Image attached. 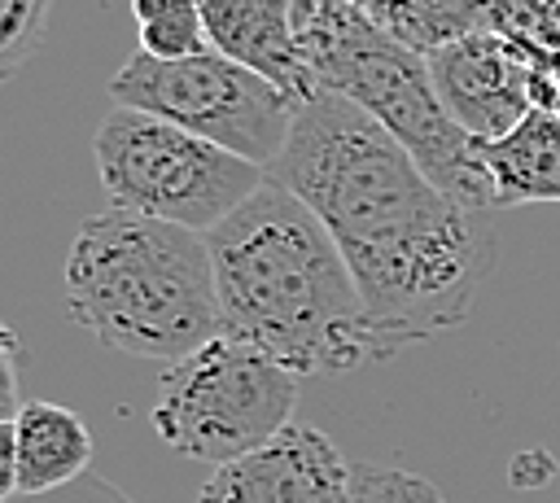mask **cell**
I'll return each mask as SVG.
<instances>
[{
    "label": "cell",
    "mask_w": 560,
    "mask_h": 503,
    "mask_svg": "<svg viewBox=\"0 0 560 503\" xmlns=\"http://www.w3.org/2000/svg\"><path fill=\"white\" fill-rule=\"evenodd\" d=\"M267 175L302 197L337 241L376 359H394L402 346L472 315L494 271V232L350 101L332 92L306 101Z\"/></svg>",
    "instance_id": "cell-1"
},
{
    "label": "cell",
    "mask_w": 560,
    "mask_h": 503,
    "mask_svg": "<svg viewBox=\"0 0 560 503\" xmlns=\"http://www.w3.org/2000/svg\"><path fill=\"white\" fill-rule=\"evenodd\" d=\"M219 337L241 341L293 376H346L376 359L359 284L319 223L284 184L267 179L210 232Z\"/></svg>",
    "instance_id": "cell-2"
},
{
    "label": "cell",
    "mask_w": 560,
    "mask_h": 503,
    "mask_svg": "<svg viewBox=\"0 0 560 503\" xmlns=\"http://www.w3.org/2000/svg\"><path fill=\"white\" fill-rule=\"evenodd\" d=\"M66 311L101 346L179 363L219 337L210 236L105 210L83 219L66 254Z\"/></svg>",
    "instance_id": "cell-3"
},
{
    "label": "cell",
    "mask_w": 560,
    "mask_h": 503,
    "mask_svg": "<svg viewBox=\"0 0 560 503\" xmlns=\"http://www.w3.org/2000/svg\"><path fill=\"white\" fill-rule=\"evenodd\" d=\"M293 31L302 61L324 92L381 122L446 197L477 214L494 210L477 144L446 114L424 52L385 35L346 0H298Z\"/></svg>",
    "instance_id": "cell-4"
},
{
    "label": "cell",
    "mask_w": 560,
    "mask_h": 503,
    "mask_svg": "<svg viewBox=\"0 0 560 503\" xmlns=\"http://www.w3.org/2000/svg\"><path fill=\"white\" fill-rule=\"evenodd\" d=\"M92 157L114 210L214 232L236 214L271 175L166 118L114 105L96 136Z\"/></svg>",
    "instance_id": "cell-5"
},
{
    "label": "cell",
    "mask_w": 560,
    "mask_h": 503,
    "mask_svg": "<svg viewBox=\"0 0 560 503\" xmlns=\"http://www.w3.org/2000/svg\"><path fill=\"white\" fill-rule=\"evenodd\" d=\"M298 376L276 359L214 337L197 354L171 363L149 411L158 437L201 464H232L267 446L293 424Z\"/></svg>",
    "instance_id": "cell-6"
},
{
    "label": "cell",
    "mask_w": 560,
    "mask_h": 503,
    "mask_svg": "<svg viewBox=\"0 0 560 503\" xmlns=\"http://www.w3.org/2000/svg\"><path fill=\"white\" fill-rule=\"evenodd\" d=\"M109 96L122 109L166 118L262 171L280 162L302 109L276 83L228 61L214 48L179 61H158L136 48L109 79Z\"/></svg>",
    "instance_id": "cell-7"
},
{
    "label": "cell",
    "mask_w": 560,
    "mask_h": 503,
    "mask_svg": "<svg viewBox=\"0 0 560 503\" xmlns=\"http://www.w3.org/2000/svg\"><path fill=\"white\" fill-rule=\"evenodd\" d=\"M354 464L311 424H289L267 446L214 468L197 503H350Z\"/></svg>",
    "instance_id": "cell-8"
},
{
    "label": "cell",
    "mask_w": 560,
    "mask_h": 503,
    "mask_svg": "<svg viewBox=\"0 0 560 503\" xmlns=\"http://www.w3.org/2000/svg\"><path fill=\"white\" fill-rule=\"evenodd\" d=\"M429 70L446 114L472 144L508 136L534 109L529 52L494 31H477L429 52Z\"/></svg>",
    "instance_id": "cell-9"
},
{
    "label": "cell",
    "mask_w": 560,
    "mask_h": 503,
    "mask_svg": "<svg viewBox=\"0 0 560 503\" xmlns=\"http://www.w3.org/2000/svg\"><path fill=\"white\" fill-rule=\"evenodd\" d=\"M293 4L298 0H201V22H206V39L214 52L262 74L293 105H306L324 87L302 61L298 31H293Z\"/></svg>",
    "instance_id": "cell-10"
},
{
    "label": "cell",
    "mask_w": 560,
    "mask_h": 503,
    "mask_svg": "<svg viewBox=\"0 0 560 503\" xmlns=\"http://www.w3.org/2000/svg\"><path fill=\"white\" fill-rule=\"evenodd\" d=\"M4 472H0V499L18 494H48L70 481H79L92 464V433L88 424L48 398L22 402V411L4 424Z\"/></svg>",
    "instance_id": "cell-11"
},
{
    "label": "cell",
    "mask_w": 560,
    "mask_h": 503,
    "mask_svg": "<svg viewBox=\"0 0 560 503\" xmlns=\"http://www.w3.org/2000/svg\"><path fill=\"white\" fill-rule=\"evenodd\" d=\"M477 162L490 179L494 210L560 201V118L529 109L508 136L477 144Z\"/></svg>",
    "instance_id": "cell-12"
},
{
    "label": "cell",
    "mask_w": 560,
    "mask_h": 503,
    "mask_svg": "<svg viewBox=\"0 0 560 503\" xmlns=\"http://www.w3.org/2000/svg\"><path fill=\"white\" fill-rule=\"evenodd\" d=\"M346 4L424 57L464 35L490 31V9H494V0H346Z\"/></svg>",
    "instance_id": "cell-13"
},
{
    "label": "cell",
    "mask_w": 560,
    "mask_h": 503,
    "mask_svg": "<svg viewBox=\"0 0 560 503\" xmlns=\"http://www.w3.org/2000/svg\"><path fill=\"white\" fill-rule=\"evenodd\" d=\"M127 4H131V22L140 35V52H149L158 61L210 52L201 0H127Z\"/></svg>",
    "instance_id": "cell-14"
},
{
    "label": "cell",
    "mask_w": 560,
    "mask_h": 503,
    "mask_svg": "<svg viewBox=\"0 0 560 503\" xmlns=\"http://www.w3.org/2000/svg\"><path fill=\"white\" fill-rule=\"evenodd\" d=\"M490 31L521 48L560 52V0H494Z\"/></svg>",
    "instance_id": "cell-15"
},
{
    "label": "cell",
    "mask_w": 560,
    "mask_h": 503,
    "mask_svg": "<svg viewBox=\"0 0 560 503\" xmlns=\"http://www.w3.org/2000/svg\"><path fill=\"white\" fill-rule=\"evenodd\" d=\"M52 0H0V74H18L44 44Z\"/></svg>",
    "instance_id": "cell-16"
},
{
    "label": "cell",
    "mask_w": 560,
    "mask_h": 503,
    "mask_svg": "<svg viewBox=\"0 0 560 503\" xmlns=\"http://www.w3.org/2000/svg\"><path fill=\"white\" fill-rule=\"evenodd\" d=\"M350 503H442V490L407 468L354 464V494Z\"/></svg>",
    "instance_id": "cell-17"
},
{
    "label": "cell",
    "mask_w": 560,
    "mask_h": 503,
    "mask_svg": "<svg viewBox=\"0 0 560 503\" xmlns=\"http://www.w3.org/2000/svg\"><path fill=\"white\" fill-rule=\"evenodd\" d=\"M9 503H136V499H127V494H122L118 486H109L105 477L83 472L79 481L61 486V490H48V494H18V499H9Z\"/></svg>",
    "instance_id": "cell-18"
},
{
    "label": "cell",
    "mask_w": 560,
    "mask_h": 503,
    "mask_svg": "<svg viewBox=\"0 0 560 503\" xmlns=\"http://www.w3.org/2000/svg\"><path fill=\"white\" fill-rule=\"evenodd\" d=\"M529 52V105L560 118V52L525 48Z\"/></svg>",
    "instance_id": "cell-19"
}]
</instances>
